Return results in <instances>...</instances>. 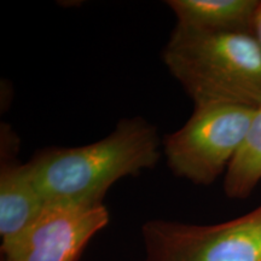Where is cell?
<instances>
[{
    "instance_id": "cell-1",
    "label": "cell",
    "mask_w": 261,
    "mask_h": 261,
    "mask_svg": "<svg viewBox=\"0 0 261 261\" xmlns=\"http://www.w3.org/2000/svg\"><path fill=\"white\" fill-rule=\"evenodd\" d=\"M161 158L158 129L143 117L120 120L92 144L38 152L27 166L46 202L103 203L120 179L152 169Z\"/></svg>"
},
{
    "instance_id": "cell-2",
    "label": "cell",
    "mask_w": 261,
    "mask_h": 261,
    "mask_svg": "<svg viewBox=\"0 0 261 261\" xmlns=\"http://www.w3.org/2000/svg\"><path fill=\"white\" fill-rule=\"evenodd\" d=\"M162 60L195 106L261 103V47L254 33H203L175 25Z\"/></svg>"
},
{
    "instance_id": "cell-3",
    "label": "cell",
    "mask_w": 261,
    "mask_h": 261,
    "mask_svg": "<svg viewBox=\"0 0 261 261\" xmlns=\"http://www.w3.org/2000/svg\"><path fill=\"white\" fill-rule=\"evenodd\" d=\"M254 109L223 103L195 106L188 121L162 143L173 174L196 185H210L225 174L242 146Z\"/></svg>"
},
{
    "instance_id": "cell-4",
    "label": "cell",
    "mask_w": 261,
    "mask_h": 261,
    "mask_svg": "<svg viewBox=\"0 0 261 261\" xmlns=\"http://www.w3.org/2000/svg\"><path fill=\"white\" fill-rule=\"evenodd\" d=\"M142 238V261H261V204L214 225L152 219Z\"/></svg>"
},
{
    "instance_id": "cell-5",
    "label": "cell",
    "mask_w": 261,
    "mask_h": 261,
    "mask_svg": "<svg viewBox=\"0 0 261 261\" xmlns=\"http://www.w3.org/2000/svg\"><path fill=\"white\" fill-rule=\"evenodd\" d=\"M109 220L104 203L46 202L34 223L2 248V261H76Z\"/></svg>"
},
{
    "instance_id": "cell-6",
    "label": "cell",
    "mask_w": 261,
    "mask_h": 261,
    "mask_svg": "<svg viewBox=\"0 0 261 261\" xmlns=\"http://www.w3.org/2000/svg\"><path fill=\"white\" fill-rule=\"evenodd\" d=\"M46 201L33 180L27 163L2 156L0 238L2 248L14 243L44 210Z\"/></svg>"
},
{
    "instance_id": "cell-7",
    "label": "cell",
    "mask_w": 261,
    "mask_h": 261,
    "mask_svg": "<svg viewBox=\"0 0 261 261\" xmlns=\"http://www.w3.org/2000/svg\"><path fill=\"white\" fill-rule=\"evenodd\" d=\"M260 0H169L178 27L203 33H253Z\"/></svg>"
},
{
    "instance_id": "cell-8",
    "label": "cell",
    "mask_w": 261,
    "mask_h": 261,
    "mask_svg": "<svg viewBox=\"0 0 261 261\" xmlns=\"http://www.w3.org/2000/svg\"><path fill=\"white\" fill-rule=\"evenodd\" d=\"M261 181V103L254 109L242 146L224 175L228 198L243 200Z\"/></svg>"
},
{
    "instance_id": "cell-9",
    "label": "cell",
    "mask_w": 261,
    "mask_h": 261,
    "mask_svg": "<svg viewBox=\"0 0 261 261\" xmlns=\"http://www.w3.org/2000/svg\"><path fill=\"white\" fill-rule=\"evenodd\" d=\"M253 33L255 35L257 42H259L260 47H261V0L259 2V6L256 9V14H255V18H254V28H253Z\"/></svg>"
}]
</instances>
